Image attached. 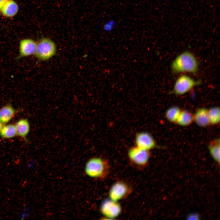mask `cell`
<instances>
[{
	"label": "cell",
	"instance_id": "3",
	"mask_svg": "<svg viewBox=\"0 0 220 220\" xmlns=\"http://www.w3.org/2000/svg\"><path fill=\"white\" fill-rule=\"evenodd\" d=\"M56 46L54 42L48 38H43L37 42L35 55L37 58L46 61L53 56L56 52Z\"/></svg>",
	"mask_w": 220,
	"mask_h": 220
},
{
	"label": "cell",
	"instance_id": "23",
	"mask_svg": "<svg viewBox=\"0 0 220 220\" xmlns=\"http://www.w3.org/2000/svg\"><path fill=\"white\" fill-rule=\"evenodd\" d=\"M4 125L0 121V132L2 129Z\"/></svg>",
	"mask_w": 220,
	"mask_h": 220
},
{
	"label": "cell",
	"instance_id": "4",
	"mask_svg": "<svg viewBox=\"0 0 220 220\" xmlns=\"http://www.w3.org/2000/svg\"><path fill=\"white\" fill-rule=\"evenodd\" d=\"M201 83L200 80H196L190 76L183 75L176 80L171 93L180 95L184 94Z\"/></svg>",
	"mask_w": 220,
	"mask_h": 220
},
{
	"label": "cell",
	"instance_id": "22",
	"mask_svg": "<svg viewBox=\"0 0 220 220\" xmlns=\"http://www.w3.org/2000/svg\"><path fill=\"white\" fill-rule=\"evenodd\" d=\"M8 0H0V11H1L4 5Z\"/></svg>",
	"mask_w": 220,
	"mask_h": 220
},
{
	"label": "cell",
	"instance_id": "17",
	"mask_svg": "<svg viewBox=\"0 0 220 220\" xmlns=\"http://www.w3.org/2000/svg\"><path fill=\"white\" fill-rule=\"evenodd\" d=\"M181 110L179 108L176 106L171 107L168 108L165 113V116L167 120L172 123L176 122Z\"/></svg>",
	"mask_w": 220,
	"mask_h": 220
},
{
	"label": "cell",
	"instance_id": "7",
	"mask_svg": "<svg viewBox=\"0 0 220 220\" xmlns=\"http://www.w3.org/2000/svg\"><path fill=\"white\" fill-rule=\"evenodd\" d=\"M100 211L105 217L114 218L120 215L122 208L118 202L113 200L110 198L104 200L100 207Z\"/></svg>",
	"mask_w": 220,
	"mask_h": 220
},
{
	"label": "cell",
	"instance_id": "13",
	"mask_svg": "<svg viewBox=\"0 0 220 220\" xmlns=\"http://www.w3.org/2000/svg\"><path fill=\"white\" fill-rule=\"evenodd\" d=\"M18 9V6L14 0H8L1 11L4 16L12 17L17 14Z\"/></svg>",
	"mask_w": 220,
	"mask_h": 220
},
{
	"label": "cell",
	"instance_id": "6",
	"mask_svg": "<svg viewBox=\"0 0 220 220\" xmlns=\"http://www.w3.org/2000/svg\"><path fill=\"white\" fill-rule=\"evenodd\" d=\"M131 191V189L127 183L121 181L117 182L110 189L109 192V198L118 202L127 196Z\"/></svg>",
	"mask_w": 220,
	"mask_h": 220
},
{
	"label": "cell",
	"instance_id": "16",
	"mask_svg": "<svg viewBox=\"0 0 220 220\" xmlns=\"http://www.w3.org/2000/svg\"><path fill=\"white\" fill-rule=\"evenodd\" d=\"M219 139H217L211 141L208 148L210 154L215 160L219 163L220 143Z\"/></svg>",
	"mask_w": 220,
	"mask_h": 220
},
{
	"label": "cell",
	"instance_id": "18",
	"mask_svg": "<svg viewBox=\"0 0 220 220\" xmlns=\"http://www.w3.org/2000/svg\"><path fill=\"white\" fill-rule=\"evenodd\" d=\"M210 124L216 125L219 123L220 120V110L218 107H215L208 110Z\"/></svg>",
	"mask_w": 220,
	"mask_h": 220
},
{
	"label": "cell",
	"instance_id": "11",
	"mask_svg": "<svg viewBox=\"0 0 220 220\" xmlns=\"http://www.w3.org/2000/svg\"><path fill=\"white\" fill-rule=\"evenodd\" d=\"M193 121L199 126L207 127L210 124L208 110L204 108H200L193 115Z\"/></svg>",
	"mask_w": 220,
	"mask_h": 220
},
{
	"label": "cell",
	"instance_id": "5",
	"mask_svg": "<svg viewBox=\"0 0 220 220\" xmlns=\"http://www.w3.org/2000/svg\"><path fill=\"white\" fill-rule=\"evenodd\" d=\"M128 156L133 163L137 166L142 167L148 163L150 153L149 151L141 149L136 146L129 150Z\"/></svg>",
	"mask_w": 220,
	"mask_h": 220
},
{
	"label": "cell",
	"instance_id": "14",
	"mask_svg": "<svg viewBox=\"0 0 220 220\" xmlns=\"http://www.w3.org/2000/svg\"><path fill=\"white\" fill-rule=\"evenodd\" d=\"M193 121V115L187 110H181L176 123L182 126L190 125Z\"/></svg>",
	"mask_w": 220,
	"mask_h": 220
},
{
	"label": "cell",
	"instance_id": "9",
	"mask_svg": "<svg viewBox=\"0 0 220 220\" xmlns=\"http://www.w3.org/2000/svg\"><path fill=\"white\" fill-rule=\"evenodd\" d=\"M37 45V42L32 39L26 38L21 40L20 43L18 58L35 54Z\"/></svg>",
	"mask_w": 220,
	"mask_h": 220
},
{
	"label": "cell",
	"instance_id": "21",
	"mask_svg": "<svg viewBox=\"0 0 220 220\" xmlns=\"http://www.w3.org/2000/svg\"><path fill=\"white\" fill-rule=\"evenodd\" d=\"M28 208L27 207H25L21 216V218L22 219L24 218L27 217L28 214Z\"/></svg>",
	"mask_w": 220,
	"mask_h": 220
},
{
	"label": "cell",
	"instance_id": "12",
	"mask_svg": "<svg viewBox=\"0 0 220 220\" xmlns=\"http://www.w3.org/2000/svg\"><path fill=\"white\" fill-rule=\"evenodd\" d=\"M16 127L17 135L21 137L24 141L27 143V137L28 134L30 126L28 120L26 119H19L15 124Z\"/></svg>",
	"mask_w": 220,
	"mask_h": 220
},
{
	"label": "cell",
	"instance_id": "15",
	"mask_svg": "<svg viewBox=\"0 0 220 220\" xmlns=\"http://www.w3.org/2000/svg\"><path fill=\"white\" fill-rule=\"evenodd\" d=\"M16 135L15 125L12 124L4 125L0 132V136L3 139H10Z\"/></svg>",
	"mask_w": 220,
	"mask_h": 220
},
{
	"label": "cell",
	"instance_id": "1",
	"mask_svg": "<svg viewBox=\"0 0 220 220\" xmlns=\"http://www.w3.org/2000/svg\"><path fill=\"white\" fill-rule=\"evenodd\" d=\"M174 73L188 72L196 74L199 68V63L195 55L189 51H184L178 55L171 64Z\"/></svg>",
	"mask_w": 220,
	"mask_h": 220
},
{
	"label": "cell",
	"instance_id": "8",
	"mask_svg": "<svg viewBox=\"0 0 220 220\" xmlns=\"http://www.w3.org/2000/svg\"><path fill=\"white\" fill-rule=\"evenodd\" d=\"M136 146L144 150L149 151L156 146V142L152 135L146 132L138 134L135 140Z\"/></svg>",
	"mask_w": 220,
	"mask_h": 220
},
{
	"label": "cell",
	"instance_id": "20",
	"mask_svg": "<svg viewBox=\"0 0 220 220\" xmlns=\"http://www.w3.org/2000/svg\"><path fill=\"white\" fill-rule=\"evenodd\" d=\"M200 217L199 215L196 213L190 214L187 217V219L190 220H198L199 219Z\"/></svg>",
	"mask_w": 220,
	"mask_h": 220
},
{
	"label": "cell",
	"instance_id": "19",
	"mask_svg": "<svg viewBox=\"0 0 220 220\" xmlns=\"http://www.w3.org/2000/svg\"><path fill=\"white\" fill-rule=\"evenodd\" d=\"M116 22L113 19H110L103 24V28L104 30L106 32H110L112 31L116 26Z\"/></svg>",
	"mask_w": 220,
	"mask_h": 220
},
{
	"label": "cell",
	"instance_id": "10",
	"mask_svg": "<svg viewBox=\"0 0 220 220\" xmlns=\"http://www.w3.org/2000/svg\"><path fill=\"white\" fill-rule=\"evenodd\" d=\"M9 103L0 108V121L3 124L9 122L18 112Z\"/></svg>",
	"mask_w": 220,
	"mask_h": 220
},
{
	"label": "cell",
	"instance_id": "2",
	"mask_svg": "<svg viewBox=\"0 0 220 220\" xmlns=\"http://www.w3.org/2000/svg\"><path fill=\"white\" fill-rule=\"evenodd\" d=\"M110 166L108 161L100 157H94L87 163L85 167L86 174L93 178H103L109 173Z\"/></svg>",
	"mask_w": 220,
	"mask_h": 220
}]
</instances>
